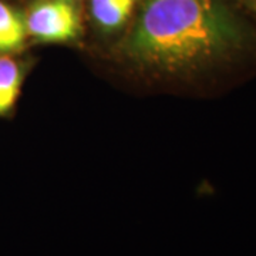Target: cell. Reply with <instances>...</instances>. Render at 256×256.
I'll return each mask as SVG.
<instances>
[{
  "label": "cell",
  "instance_id": "1",
  "mask_svg": "<svg viewBox=\"0 0 256 256\" xmlns=\"http://www.w3.org/2000/svg\"><path fill=\"white\" fill-rule=\"evenodd\" d=\"M248 28L228 0H144L130 53L165 70H192L235 54Z\"/></svg>",
  "mask_w": 256,
  "mask_h": 256
},
{
  "label": "cell",
  "instance_id": "3",
  "mask_svg": "<svg viewBox=\"0 0 256 256\" xmlns=\"http://www.w3.org/2000/svg\"><path fill=\"white\" fill-rule=\"evenodd\" d=\"M137 0H92L90 10L96 23L106 30L121 28L132 14Z\"/></svg>",
  "mask_w": 256,
  "mask_h": 256
},
{
  "label": "cell",
  "instance_id": "2",
  "mask_svg": "<svg viewBox=\"0 0 256 256\" xmlns=\"http://www.w3.org/2000/svg\"><path fill=\"white\" fill-rule=\"evenodd\" d=\"M30 36L44 43L70 42L80 34V12L73 0H36L24 18Z\"/></svg>",
  "mask_w": 256,
  "mask_h": 256
},
{
  "label": "cell",
  "instance_id": "6",
  "mask_svg": "<svg viewBox=\"0 0 256 256\" xmlns=\"http://www.w3.org/2000/svg\"><path fill=\"white\" fill-rule=\"evenodd\" d=\"M244 2H245V4H246L249 9L256 13V0H244Z\"/></svg>",
  "mask_w": 256,
  "mask_h": 256
},
{
  "label": "cell",
  "instance_id": "5",
  "mask_svg": "<svg viewBox=\"0 0 256 256\" xmlns=\"http://www.w3.org/2000/svg\"><path fill=\"white\" fill-rule=\"evenodd\" d=\"M22 86V70L12 58H0V114H4L16 102Z\"/></svg>",
  "mask_w": 256,
  "mask_h": 256
},
{
  "label": "cell",
  "instance_id": "4",
  "mask_svg": "<svg viewBox=\"0 0 256 256\" xmlns=\"http://www.w3.org/2000/svg\"><path fill=\"white\" fill-rule=\"evenodd\" d=\"M28 34L24 18L0 0V52L9 53L23 44Z\"/></svg>",
  "mask_w": 256,
  "mask_h": 256
}]
</instances>
